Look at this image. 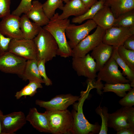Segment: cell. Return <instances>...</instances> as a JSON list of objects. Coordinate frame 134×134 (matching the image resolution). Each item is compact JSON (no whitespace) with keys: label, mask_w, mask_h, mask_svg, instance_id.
<instances>
[{"label":"cell","mask_w":134,"mask_h":134,"mask_svg":"<svg viewBox=\"0 0 134 134\" xmlns=\"http://www.w3.org/2000/svg\"><path fill=\"white\" fill-rule=\"evenodd\" d=\"M94 88L93 85L88 84L85 91L81 92V97L77 102L73 104V109L71 113L73 119V125L71 134H98L101 125L98 122L93 124L90 123L85 117L83 112L84 102L87 98L90 91Z\"/></svg>","instance_id":"obj_1"},{"label":"cell","mask_w":134,"mask_h":134,"mask_svg":"<svg viewBox=\"0 0 134 134\" xmlns=\"http://www.w3.org/2000/svg\"><path fill=\"white\" fill-rule=\"evenodd\" d=\"M27 121L39 132L50 133L48 120L44 113L39 112L35 107L30 108L26 116Z\"/></svg>","instance_id":"obj_16"},{"label":"cell","mask_w":134,"mask_h":134,"mask_svg":"<svg viewBox=\"0 0 134 134\" xmlns=\"http://www.w3.org/2000/svg\"><path fill=\"white\" fill-rule=\"evenodd\" d=\"M134 34V27L113 26L105 30L102 42L117 49L129 36Z\"/></svg>","instance_id":"obj_9"},{"label":"cell","mask_w":134,"mask_h":134,"mask_svg":"<svg viewBox=\"0 0 134 134\" xmlns=\"http://www.w3.org/2000/svg\"><path fill=\"white\" fill-rule=\"evenodd\" d=\"M104 0H99L82 15L73 18L72 23L80 24L86 20L92 19L98 11L104 5Z\"/></svg>","instance_id":"obj_24"},{"label":"cell","mask_w":134,"mask_h":134,"mask_svg":"<svg viewBox=\"0 0 134 134\" xmlns=\"http://www.w3.org/2000/svg\"><path fill=\"white\" fill-rule=\"evenodd\" d=\"M12 39L3 35L0 31V54L8 51L9 44Z\"/></svg>","instance_id":"obj_36"},{"label":"cell","mask_w":134,"mask_h":134,"mask_svg":"<svg viewBox=\"0 0 134 134\" xmlns=\"http://www.w3.org/2000/svg\"><path fill=\"white\" fill-rule=\"evenodd\" d=\"M8 51L27 60L36 59L37 50L33 39H12L9 44Z\"/></svg>","instance_id":"obj_10"},{"label":"cell","mask_w":134,"mask_h":134,"mask_svg":"<svg viewBox=\"0 0 134 134\" xmlns=\"http://www.w3.org/2000/svg\"><path fill=\"white\" fill-rule=\"evenodd\" d=\"M62 0H47L42 4L45 13L50 19L55 14L57 8L60 9L64 5Z\"/></svg>","instance_id":"obj_29"},{"label":"cell","mask_w":134,"mask_h":134,"mask_svg":"<svg viewBox=\"0 0 134 134\" xmlns=\"http://www.w3.org/2000/svg\"><path fill=\"white\" fill-rule=\"evenodd\" d=\"M114 26L134 27V9L127 12L116 19Z\"/></svg>","instance_id":"obj_28"},{"label":"cell","mask_w":134,"mask_h":134,"mask_svg":"<svg viewBox=\"0 0 134 134\" xmlns=\"http://www.w3.org/2000/svg\"><path fill=\"white\" fill-rule=\"evenodd\" d=\"M105 30L97 26L95 31L88 35L72 49V57L85 56L91 51L102 42Z\"/></svg>","instance_id":"obj_6"},{"label":"cell","mask_w":134,"mask_h":134,"mask_svg":"<svg viewBox=\"0 0 134 134\" xmlns=\"http://www.w3.org/2000/svg\"><path fill=\"white\" fill-rule=\"evenodd\" d=\"M59 14L55 13L48 23L43 28L52 35L58 46L57 55L65 58L72 56V49L67 41L66 36V28L70 24L69 19H60Z\"/></svg>","instance_id":"obj_2"},{"label":"cell","mask_w":134,"mask_h":134,"mask_svg":"<svg viewBox=\"0 0 134 134\" xmlns=\"http://www.w3.org/2000/svg\"><path fill=\"white\" fill-rule=\"evenodd\" d=\"M131 107L122 106L114 112L109 113L108 127L112 128L116 132L123 128L132 127L128 120Z\"/></svg>","instance_id":"obj_15"},{"label":"cell","mask_w":134,"mask_h":134,"mask_svg":"<svg viewBox=\"0 0 134 134\" xmlns=\"http://www.w3.org/2000/svg\"><path fill=\"white\" fill-rule=\"evenodd\" d=\"M27 60L8 51L0 54V71L22 75Z\"/></svg>","instance_id":"obj_7"},{"label":"cell","mask_w":134,"mask_h":134,"mask_svg":"<svg viewBox=\"0 0 134 134\" xmlns=\"http://www.w3.org/2000/svg\"><path fill=\"white\" fill-rule=\"evenodd\" d=\"M25 14L29 19L41 27L46 25L50 20L44 13L42 4L38 0L32 2L31 9Z\"/></svg>","instance_id":"obj_20"},{"label":"cell","mask_w":134,"mask_h":134,"mask_svg":"<svg viewBox=\"0 0 134 134\" xmlns=\"http://www.w3.org/2000/svg\"><path fill=\"white\" fill-rule=\"evenodd\" d=\"M3 114V112H2V111L0 109V134H1L0 119L1 116Z\"/></svg>","instance_id":"obj_40"},{"label":"cell","mask_w":134,"mask_h":134,"mask_svg":"<svg viewBox=\"0 0 134 134\" xmlns=\"http://www.w3.org/2000/svg\"><path fill=\"white\" fill-rule=\"evenodd\" d=\"M44 113L48 120L50 133L71 134L73 122L71 112L67 109L63 110H46Z\"/></svg>","instance_id":"obj_3"},{"label":"cell","mask_w":134,"mask_h":134,"mask_svg":"<svg viewBox=\"0 0 134 134\" xmlns=\"http://www.w3.org/2000/svg\"><path fill=\"white\" fill-rule=\"evenodd\" d=\"M96 113L100 115L101 119V128L99 134H107L108 131V121L109 113L108 108L100 105L95 109Z\"/></svg>","instance_id":"obj_30"},{"label":"cell","mask_w":134,"mask_h":134,"mask_svg":"<svg viewBox=\"0 0 134 134\" xmlns=\"http://www.w3.org/2000/svg\"><path fill=\"white\" fill-rule=\"evenodd\" d=\"M32 0H21L17 7L11 14L20 16L23 13L26 14L32 7Z\"/></svg>","instance_id":"obj_32"},{"label":"cell","mask_w":134,"mask_h":134,"mask_svg":"<svg viewBox=\"0 0 134 134\" xmlns=\"http://www.w3.org/2000/svg\"><path fill=\"white\" fill-rule=\"evenodd\" d=\"M65 3H66L70 0H62Z\"/></svg>","instance_id":"obj_41"},{"label":"cell","mask_w":134,"mask_h":134,"mask_svg":"<svg viewBox=\"0 0 134 134\" xmlns=\"http://www.w3.org/2000/svg\"><path fill=\"white\" fill-rule=\"evenodd\" d=\"M24 113L21 111L2 115L0 119L1 134H13L26 124Z\"/></svg>","instance_id":"obj_12"},{"label":"cell","mask_w":134,"mask_h":134,"mask_svg":"<svg viewBox=\"0 0 134 134\" xmlns=\"http://www.w3.org/2000/svg\"><path fill=\"white\" fill-rule=\"evenodd\" d=\"M11 0H0V18L10 14Z\"/></svg>","instance_id":"obj_35"},{"label":"cell","mask_w":134,"mask_h":134,"mask_svg":"<svg viewBox=\"0 0 134 134\" xmlns=\"http://www.w3.org/2000/svg\"><path fill=\"white\" fill-rule=\"evenodd\" d=\"M104 5L109 7L117 19L124 13L134 9V0H104Z\"/></svg>","instance_id":"obj_21"},{"label":"cell","mask_w":134,"mask_h":134,"mask_svg":"<svg viewBox=\"0 0 134 134\" xmlns=\"http://www.w3.org/2000/svg\"><path fill=\"white\" fill-rule=\"evenodd\" d=\"M113 49L112 46L102 42L92 50L90 55L96 61L97 72L110 58Z\"/></svg>","instance_id":"obj_17"},{"label":"cell","mask_w":134,"mask_h":134,"mask_svg":"<svg viewBox=\"0 0 134 134\" xmlns=\"http://www.w3.org/2000/svg\"><path fill=\"white\" fill-rule=\"evenodd\" d=\"M92 19L97 26L105 30L114 26L116 19L110 8L104 5L98 11Z\"/></svg>","instance_id":"obj_19"},{"label":"cell","mask_w":134,"mask_h":134,"mask_svg":"<svg viewBox=\"0 0 134 134\" xmlns=\"http://www.w3.org/2000/svg\"><path fill=\"white\" fill-rule=\"evenodd\" d=\"M60 9L62 11V13L59 15L60 19H68L72 16L75 17L80 16L88 9L81 0H70Z\"/></svg>","instance_id":"obj_18"},{"label":"cell","mask_w":134,"mask_h":134,"mask_svg":"<svg viewBox=\"0 0 134 134\" xmlns=\"http://www.w3.org/2000/svg\"><path fill=\"white\" fill-rule=\"evenodd\" d=\"M122 45L127 49L134 50V34L128 37L124 41Z\"/></svg>","instance_id":"obj_37"},{"label":"cell","mask_w":134,"mask_h":134,"mask_svg":"<svg viewBox=\"0 0 134 134\" xmlns=\"http://www.w3.org/2000/svg\"><path fill=\"white\" fill-rule=\"evenodd\" d=\"M86 8L89 9L99 0H81Z\"/></svg>","instance_id":"obj_39"},{"label":"cell","mask_w":134,"mask_h":134,"mask_svg":"<svg viewBox=\"0 0 134 134\" xmlns=\"http://www.w3.org/2000/svg\"><path fill=\"white\" fill-rule=\"evenodd\" d=\"M45 60L43 59L37 61V65L39 74L42 78L45 85H52V83L51 80L47 76L46 72Z\"/></svg>","instance_id":"obj_34"},{"label":"cell","mask_w":134,"mask_h":134,"mask_svg":"<svg viewBox=\"0 0 134 134\" xmlns=\"http://www.w3.org/2000/svg\"><path fill=\"white\" fill-rule=\"evenodd\" d=\"M117 132V134H134V128H124Z\"/></svg>","instance_id":"obj_38"},{"label":"cell","mask_w":134,"mask_h":134,"mask_svg":"<svg viewBox=\"0 0 134 134\" xmlns=\"http://www.w3.org/2000/svg\"><path fill=\"white\" fill-rule=\"evenodd\" d=\"M72 67L79 76L94 80L97 77L96 64L89 54L81 57H73Z\"/></svg>","instance_id":"obj_11"},{"label":"cell","mask_w":134,"mask_h":134,"mask_svg":"<svg viewBox=\"0 0 134 134\" xmlns=\"http://www.w3.org/2000/svg\"><path fill=\"white\" fill-rule=\"evenodd\" d=\"M20 28L23 38L33 39L39 33L41 27L31 22L26 14L20 17Z\"/></svg>","instance_id":"obj_22"},{"label":"cell","mask_w":134,"mask_h":134,"mask_svg":"<svg viewBox=\"0 0 134 134\" xmlns=\"http://www.w3.org/2000/svg\"><path fill=\"white\" fill-rule=\"evenodd\" d=\"M41 84L37 81L29 80L28 84L16 93L15 97L17 100L20 99L23 96L33 97L37 93L38 89L42 88Z\"/></svg>","instance_id":"obj_26"},{"label":"cell","mask_w":134,"mask_h":134,"mask_svg":"<svg viewBox=\"0 0 134 134\" xmlns=\"http://www.w3.org/2000/svg\"><path fill=\"white\" fill-rule=\"evenodd\" d=\"M33 40L37 49V61L43 59L46 62L56 57L58 46L54 37L47 31L41 27Z\"/></svg>","instance_id":"obj_4"},{"label":"cell","mask_w":134,"mask_h":134,"mask_svg":"<svg viewBox=\"0 0 134 134\" xmlns=\"http://www.w3.org/2000/svg\"><path fill=\"white\" fill-rule=\"evenodd\" d=\"M118 67L116 61L111 57L98 71L97 80L103 81L106 83L111 84L130 83L129 81L124 76Z\"/></svg>","instance_id":"obj_5"},{"label":"cell","mask_w":134,"mask_h":134,"mask_svg":"<svg viewBox=\"0 0 134 134\" xmlns=\"http://www.w3.org/2000/svg\"><path fill=\"white\" fill-rule=\"evenodd\" d=\"M20 77L24 80H34L44 83L38 68L36 59L27 60L23 74Z\"/></svg>","instance_id":"obj_23"},{"label":"cell","mask_w":134,"mask_h":134,"mask_svg":"<svg viewBox=\"0 0 134 134\" xmlns=\"http://www.w3.org/2000/svg\"><path fill=\"white\" fill-rule=\"evenodd\" d=\"M117 51L120 57L134 71V50L127 49L122 45L117 48Z\"/></svg>","instance_id":"obj_31"},{"label":"cell","mask_w":134,"mask_h":134,"mask_svg":"<svg viewBox=\"0 0 134 134\" xmlns=\"http://www.w3.org/2000/svg\"><path fill=\"white\" fill-rule=\"evenodd\" d=\"M80 96L71 94L58 95L48 101L36 100L35 104L47 110H63L67 109L70 105L78 101Z\"/></svg>","instance_id":"obj_13"},{"label":"cell","mask_w":134,"mask_h":134,"mask_svg":"<svg viewBox=\"0 0 134 134\" xmlns=\"http://www.w3.org/2000/svg\"><path fill=\"white\" fill-rule=\"evenodd\" d=\"M119 103L122 106L130 107L134 105V87L119 101Z\"/></svg>","instance_id":"obj_33"},{"label":"cell","mask_w":134,"mask_h":134,"mask_svg":"<svg viewBox=\"0 0 134 134\" xmlns=\"http://www.w3.org/2000/svg\"><path fill=\"white\" fill-rule=\"evenodd\" d=\"M97 26L92 19L79 25L70 23L66 29L65 34L69 40L68 43L70 48L72 49L74 48Z\"/></svg>","instance_id":"obj_8"},{"label":"cell","mask_w":134,"mask_h":134,"mask_svg":"<svg viewBox=\"0 0 134 134\" xmlns=\"http://www.w3.org/2000/svg\"><path fill=\"white\" fill-rule=\"evenodd\" d=\"M123 70V75L126 76V78L130 82L131 87H134V71L119 56L117 49H113L111 56Z\"/></svg>","instance_id":"obj_25"},{"label":"cell","mask_w":134,"mask_h":134,"mask_svg":"<svg viewBox=\"0 0 134 134\" xmlns=\"http://www.w3.org/2000/svg\"><path fill=\"white\" fill-rule=\"evenodd\" d=\"M130 83L111 84L105 83L102 88L103 92H112L118 96L124 97L132 88Z\"/></svg>","instance_id":"obj_27"},{"label":"cell","mask_w":134,"mask_h":134,"mask_svg":"<svg viewBox=\"0 0 134 134\" xmlns=\"http://www.w3.org/2000/svg\"><path fill=\"white\" fill-rule=\"evenodd\" d=\"M20 17L12 14L2 18L0 21V31L4 36L12 39L23 38L20 27Z\"/></svg>","instance_id":"obj_14"}]
</instances>
